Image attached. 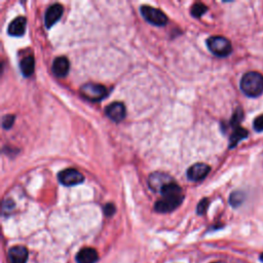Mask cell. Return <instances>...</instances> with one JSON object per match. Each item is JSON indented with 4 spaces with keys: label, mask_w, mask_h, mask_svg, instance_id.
Here are the masks:
<instances>
[{
    "label": "cell",
    "mask_w": 263,
    "mask_h": 263,
    "mask_svg": "<svg viewBox=\"0 0 263 263\" xmlns=\"http://www.w3.org/2000/svg\"><path fill=\"white\" fill-rule=\"evenodd\" d=\"M160 193L162 199L154 204V210L159 213H169L176 210L184 200L182 188L174 181L163 186Z\"/></svg>",
    "instance_id": "cell-1"
},
{
    "label": "cell",
    "mask_w": 263,
    "mask_h": 263,
    "mask_svg": "<svg viewBox=\"0 0 263 263\" xmlns=\"http://www.w3.org/2000/svg\"><path fill=\"white\" fill-rule=\"evenodd\" d=\"M241 90L248 97H258L263 93V75L259 72H248L242 77Z\"/></svg>",
    "instance_id": "cell-2"
},
{
    "label": "cell",
    "mask_w": 263,
    "mask_h": 263,
    "mask_svg": "<svg viewBox=\"0 0 263 263\" xmlns=\"http://www.w3.org/2000/svg\"><path fill=\"white\" fill-rule=\"evenodd\" d=\"M207 46L210 52L217 57H226L232 51L230 41L223 36H212L208 38Z\"/></svg>",
    "instance_id": "cell-3"
},
{
    "label": "cell",
    "mask_w": 263,
    "mask_h": 263,
    "mask_svg": "<svg viewBox=\"0 0 263 263\" xmlns=\"http://www.w3.org/2000/svg\"><path fill=\"white\" fill-rule=\"evenodd\" d=\"M81 94L86 100L92 102H99L105 98L108 92H107V89L102 84L86 82L81 87Z\"/></svg>",
    "instance_id": "cell-4"
},
{
    "label": "cell",
    "mask_w": 263,
    "mask_h": 263,
    "mask_svg": "<svg viewBox=\"0 0 263 263\" xmlns=\"http://www.w3.org/2000/svg\"><path fill=\"white\" fill-rule=\"evenodd\" d=\"M140 13L146 21L154 26L162 27L168 23V17L159 8L149 5H142L140 7Z\"/></svg>",
    "instance_id": "cell-5"
},
{
    "label": "cell",
    "mask_w": 263,
    "mask_h": 263,
    "mask_svg": "<svg viewBox=\"0 0 263 263\" xmlns=\"http://www.w3.org/2000/svg\"><path fill=\"white\" fill-rule=\"evenodd\" d=\"M58 179H59L60 183L65 185V186H74V185L82 183L84 180V176L80 171L69 168L65 169L58 174Z\"/></svg>",
    "instance_id": "cell-6"
},
{
    "label": "cell",
    "mask_w": 263,
    "mask_h": 263,
    "mask_svg": "<svg viewBox=\"0 0 263 263\" xmlns=\"http://www.w3.org/2000/svg\"><path fill=\"white\" fill-rule=\"evenodd\" d=\"M173 178L170 175L162 173V172H153L152 174L149 175L148 177V186L152 191L155 192H161L163 186L165 185L173 182Z\"/></svg>",
    "instance_id": "cell-7"
},
{
    "label": "cell",
    "mask_w": 263,
    "mask_h": 263,
    "mask_svg": "<svg viewBox=\"0 0 263 263\" xmlns=\"http://www.w3.org/2000/svg\"><path fill=\"white\" fill-rule=\"evenodd\" d=\"M210 170L211 168L207 163H203V162L194 163L187 170V173H186L187 179L193 182L202 181V179H204L208 176Z\"/></svg>",
    "instance_id": "cell-8"
},
{
    "label": "cell",
    "mask_w": 263,
    "mask_h": 263,
    "mask_svg": "<svg viewBox=\"0 0 263 263\" xmlns=\"http://www.w3.org/2000/svg\"><path fill=\"white\" fill-rule=\"evenodd\" d=\"M105 113L111 121L121 122L125 118V106L121 102H113L106 107Z\"/></svg>",
    "instance_id": "cell-9"
},
{
    "label": "cell",
    "mask_w": 263,
    "mask_h": 263,
    "mask_svg": "<svg viewBox=\"0 0 263 263\" xmlns=\"http://www.w3.org/2000/svg\"><path fill=\"white\" fill-rule=\"evenodd\" d=\"M63 6L60 3H54L48 6L44 14V23L46 28L53 27L58 21L60 20L63 15Z\"/></svg>",
    "instance_id": "cell-10"
},
{
    "label": "cell",
    "mask_w": 263,
    "mask_h": 263,
    "mask_svg": "<svg viewBox=\"0 0 263 263\" xmlns=\"http://www.w3.org/2000/svg\"><path fill=\"white\" fill-rule=\"evenodd\" d=\"M69 69H70V63L66 57L64 56L57 57L54 60L52 70L56 76L65 77L68 74V72H69Z\"/></svg>",
    "instance_id": "cell-11"
},
{
    "label": "cell",
    "mask_w": 263,
    "mask_h": 263,
    "mask_svg": "<svg viewBox=\"0 0 263 263\" xmlns=\"http://www.w3.org/2000/svg\"><path fill=\"white\" fill-rule=\"evenodd\" d=\"M26 24L25 17H18L8 25L7 33L11 36H23L26 31Z\"/></svg>",
    "instance_id": "cell-12"
},
{
    "label": "cell",
    "mask_w": 263,
    "mask_h": 263,
    "mask_svg": "<svg viewBox=\"0 0 263 263\" xmlns=\"http://www.w3.org/2000/svg\"><path fill=\"white\" fill-rule=\"evenodd\" d=\"M28 259V250L23 246H15L8 251L9 263H26Z\"/></svg>",
    "instance_id": "cell-13"
},
{
    "label": "cell",
    "mask_w": 263,
    "mask_h": 263,
    "mask_svg": "<svg viewBox=\"0 0 263 263\" xmlns=\"http://www.w3.org/2000/svg\"><path fill=\"white\" fill-rule=\"evenodd\" d=\"M98 259V253L93 248H83L76 255L77 263H96Z\"/></svg>",
    "instance_id": "cell-14"
},
{
    "label": "cell",
    "mask_w": 263,
    "mask_h": 263,
    "mask_svg": "<svg viewBox=\"0 0 263 263\" xmlns=\"http://www.w3.org/2000/svg\"><path fill=\"white\" fill-rule=\"evenodd\" d=\"M35 69V60L32 56L23 58L20 62V70L25 77L31 76Z\"/></svg>",
    "instance_id": "cell-15"
},
{
    "label": "cell",
    "mask_w": 263,
    "mask_h": 263,
    "mask_svg": "<svg viewBox=\"0 0 263 263\" xmlns=\"http://www.w3.org/2000/svg\"><path fill=\"white\" fill-rule=\"evenodd\" d=\"M248 137V131L241 126H238L236 130L232 132L230 138H229V148H233L235 146L239 144L240 141Z\"/></svg>",
    "instance_id": "cell-16"
},
{
    "label": "cell",
    "mask_w": 263,
    "mask_h": 263,
    "mask_svg": "<svg viewBox=\"0 0 263 263\" xmlns=\"http://www.w3.org/2000/svg\"><path fill=\"white\" fill-rule=\"evenodd\" d=\"M207 11H208V7L206 5L202 2H198L192 5L190 13L194 18H201Z\"/></svg>",
    "instance_id": "cell-17"
},
{
    "label": "cell",
    "mask_w": 263,
    "mask_h": 263,
    "mask_svg": "<svg viewBox=\"0 0 263 263\" xmlns=\"http://www.w3.org/2000/svg\"><path fill=\"white\" fill-rule=\"evenodd\" d=\"M243 199H245V196L243 193L241 191H235L230 194L229 198V202L232 207H239L240 204L243 202Z\"/></svg>",
    "instance_id": "cell-18"
},
{
    "label": "cell",
    "mask_w": 263,
    "mask_h": 263,
    "mask_svg": "<svg viewBox=\"0 0 263 263\" xmlns=\"http://www.w3.org/2000/svg\"><path fill=\"white\" fill-rule=\"evenodd\" d=\"M243 119V110L241 108H238L232 115L231 121H230V124L233 125V126H237V128H238V124L242 121Z\"/></svg>",
    "instance_id": "cell-19"
},
{
    "label": "cell",
    "mask_w": 263,
    "mask_h": 263,
    "mask_svg": "<svg viewBox=\"0 0 263 263\" xmlns=\"http://www.w3.org/2000/svg\"><path fill=\"white\" fill-rule=\"evenodd\" d=\"M209 207V200L208 199H202L197 207V213L199 215H203L204 213H206L207 209Z\"/></svg>",
    "instance_id": "cell-20"
},
{
    "label": "cell",
    "mask_w": 263,
    "mask_h": 263,
    "mask_svg": "<svg viewBox=\"0 0 263 263\" xmlns=\"http://www.w3.org/2000/svg\"><path fill=\"white\" fill-rule=\"evenodd\" d=\"M14 121H15V116L12 115V114H7L5 116H3V119H2V126H3V129L5 130H8V129H11L13 124H14Z\"/></svg>",
    "instance_id": "cell-21"
},
{
    "label": "cell",
    "mask_w": 263,
    "mask_h": 263,
    "mask_svg": "<svg viewBox=\"0 0 263 263\" xmlns=\"http://www.w3.org/2000/svg\"><path fill=\"white\" fill-rule=\"evenodd\" d=\"M103 211H104V214L107 216V217H111L113 214L115 213L116 209L114 207V204L113 203H106L104 208H103Z\"/></svg>",
    "instance_id": "cell-22"
},
{
    "label": "cell",
    "mask_w": 263,
    "mask_h": 263,
    "mask_svg": "<svg viewBox=\"0 0 263 263\" xmlns=\"http://www.w3.org/2000/svg\"><path fill=\"white\" fill-rule=\"evenodd\" d=\"M254 129L257 132H263V114L254 121Z\"/></svg>",
    "instance_id": "cell-23"
},
{
    "label": "cell",
    "mask_w": 263,
    "mask_h": 263,
    "mask_svg": "<svg viewBox=\"0 0 263 263\" xmlns=\"http://www.w3.org/2000/svg\"><path fill=\"white\" fill-rule=\"evenodd\" d=\"M260 260L263 262V253H262V254L260 255Z\"/></svg>",
    "instance_id": "cell-24"
},
{
    "label": "cell",
    "mask_w": 263,
    "mask_h": 263,
    "mask_svg": "<svg viewBox=\"0 0 263 263\" xmlns=\"http://www.w3.org/2000/svg\"><path fill=\"white\" fill-rule=\"evenodd\" d=\"M213 263H224V262H222V261H216V262H213Z\"/></svg>",
    "instance_id": "cell-25"
}]
</instances>
